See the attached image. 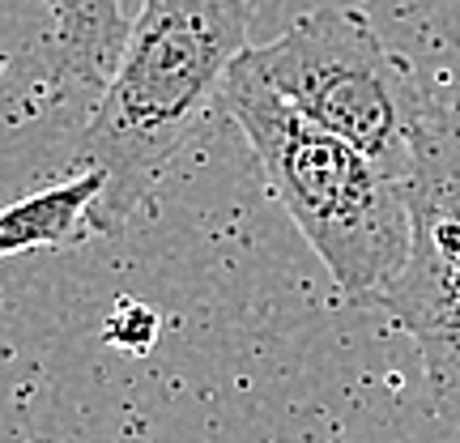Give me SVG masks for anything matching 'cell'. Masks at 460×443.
<instances>
[{"label": "cell", "mask_w": 460, "mask_h": 443, "mask_svg": "<svg viewBox=\"0 0 460 443\" xmlns=\"http://www.w3.org/2000/svg\"><path fill=\"white\" fill-rule=\"evenodd\" d=\"M256 0H146L124 60L77 141V166L99 171L94 235H119L188 146L209 107L222 102L234 60L247 51Z\"/></svg>", "instance_id": "obj_1"}, {"label": "cell", "mask_w": 460, "mask_h": 443, "mask_svg": "<svg viewBox=\"0 0 460 443\" xmlns=\"http://www.w3.org/2000/svg\"><path fill=\"white\" fill-rule=\"evenodd\" d=\"M217 107L247 137L269 192L324 261L341 298L376 307L410 261V188L345 137L290 107L243 60H234Z\"/></svg>", "instance_id": "obj_2"}, {"label": "cell", "mask_w": 460, "mask_h": 443, "mask_svg": "<svg viewBox=\"0 0 460 443\" xmlns=\"http://www.w3.org/2000/svg\"><path fill=\"white\" fill-rule=\"evenodd\" d=\"M239 60L290 107L413 188L439 120L418 68L379 39L362 9H312Z\"/></svg>", "instance_id": "obj_3"}, {"label": "cell", "mask_w": 460, "mask_h": 443, "mask_svg": "<svg viewBox=\"0 0 460 443\" xmlns=\"http://www.w3.org/2000/svg\"><path fill=\"white\" fill-rule=\"evenodd\" d=\"M410 200V261L376 307L418 345L435 413L460 422V158L444 128L430 141Z\"/></svg>", "instance_id": "obj_4"}, {"label": "cell", "mask_w": 460, "mask_h": 443, "mask_svg": "<svg viewBox=\"0 0 460 443\" xmlns=\"http://www.w3.org/2000/svg\"><path fill=\"white\" fill-rule=\"evenodd\" d=\"M51 9V34L43 43V90L51 107L102 99L124 60L132 22L119 0H43Z\"/></svg>", "instance_id": "obj_5"}, {"label": "cell", "mask_w": 460, "mask_h": 443, "mask_svg": "<svg viewBox=\"0 0 460 443\" xmlns=\"http://www.w3.org/2000/svg\"><path fill=\"white\" fill-rule=\"evenodd\" d=\"M102 197V175L82 171L73 180L39 188L0 209V261L22 252H65L94 235V205Z\"/></svg>", "instance_id": "obj_6"}, {"label": "cell", "mask_w": 460, "mask_h": 443, "mask_svg": "<svg viewBox=\"0 0 460 443\" xmlns=\"http://www.w3.org/2000/svg\"><path fill=\"white\" fill-rule=\"evenodd\" d=\"M102 337L119 350H128V354H146L158 341V312L149 303H137V298H119L115 312L107 315V324H102Z\"/></svg>", "instance_id": "obj_7"}]
</instances>
